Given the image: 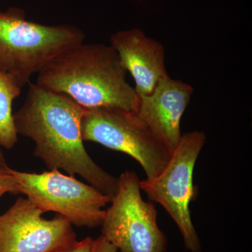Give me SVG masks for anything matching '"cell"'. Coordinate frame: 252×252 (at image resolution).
I'll use <instances>...</instances> for the list:
<instances>
[{
    "label": "cell",
    "mask_w": 252,
    "mask_h": 252,
    "mask_svg": "<svg viewBox=\"0 0 252 252\" xmlns=\"http://www.w3.org/2000/svg\"><path fill=\"white\" fill-rule=\"evenodd\" d=\"M28 198H18L0 215V252H53L76 240L72 225L58 215L52 220Z\"/></svg>",
    "instance_id": "8"
},
{
    "label": "cell",
    "mask_w": 252,
    "mask_h": 252,
    "mask_svg": "<svg viewBox=\"0 0 252 252\" xmlns=\"http://www.w3.org/2000/svg\"><path fill=\"white\" fill-rule=\"evenodd\" d=\"M94 243V240L89 237L81 241L74 240L53 252H92Z\"/></svg>",
    "instance_id": "13"
},
{
    "label": "cell",
    "mask_w": 252,
    "mask_h": 252,
    "mask_svg": "<svg viewBox=\"0 0 252 252\" xmlns=\"http://www.w3.org/2000/svg\"><path fill=\"white\" fill-rule=\"evenodd\" d=\"M138 175L126 170L102 222V233L119 252H166L167 238L157 223L152 201L142 198Z\"/></svg>",
    "instance_id": "6"
},
{
    "label": "cell",
    "mask_w": 252,
    "mask_h": 252,
    "mask_svg": "<svg viewBox=\"0 0 252 252\" xmlns=\"http://www.w3.org/2000/svg\"><path fill=\"white\" fill-rule=\"evenodd\" d=\"M86 109L64 94L30 84L22 107L14 113L18 135L31 139L33 154L49 170L79 175L112 198L117 178L99 167L84 147L81 122Z\"/></svg>",
    "instance_id": "1"
},
{
    "label": "cell",
    "mask_w": 252,
    "mask_h": 252,
    "mask_svg": "<svg viewBox=\"0 0 252 252\" xmlns=\"http://www.w3.org/2000/svg\"><path fill=\"white\" fill-rule=\"evenodd\" d=\"M193 91L189 84L167 77L152 94L140 97L137 114L171 153L182 137L181 121Z\"/></svg>",
    "instance_id": "9"
},
{
    "label": "cell",
    "mask_w": 252,
    "mask_h": 252,
    "mask_svg": "<svg viewBox=\"0 0 252 252\" xmlns=\"http://www.w3.org/2000/svg\"><path fill=\"white\" fill-rule=\"evenodd\" d=\"M110 43L133 77L134 89L140 97L152 94L160 81L169 77L164 46L139 28L114 33Z\"/></svg>",
    "instance_id": "10"
},
{
    "label": "cell",
    "mask_w": 252,
    "mask_h": 252,
    "mask_svg": "<svg viewBox=\"0 0 252 252\" xmlns=\"http://www.w3.org/2000/svg\"><path fill=\"white\" fill-rule=\"evenodd\" d=\"M81 133L84 141L133 158L147 180L160 175L171 158V152L137 112L107 107L86 109Z\"/></svg>",
    "instance_id": "5"
},
{
    "label": "cell",
    "mask_w": 252,
    "mask_h": 252,
    "mask_svg": "<svg viewBox=\"0 0 252 252\" xmlns=\"http://www.w3.org/2000/svg\"><path fill=\"white\" fill-rule=\"evenodd\" d=\"M85 34L70 26H45L27 21L23 10L0 12V70L21 87L60 54L82 44Z\"/></svg>",
    "instance_id": "3"
},
{
    "label": "cell",
    "mask_w": 252,
    "mask_h": 252,
    "mask_svg": "<svg viewBox=\"0 0 252 252\" xmlns=\"http://www.w3.org/2000/svg\"><path fill=\"white\" fill-rule=\"evenodd\" d=\"M92 252H119L117 248L107 241L102 235L94 240Z\"/></svg>",
    "instance_id": "14"
},
{
    "label": "cell",
    "mask_w": 252,
    "mask_h": 252,
    "mask_svg": "<svg viewBox=\"0 0 252 252\" xmlns=\"http://www.w3.org/2000/svg\"><path fill=\"white\" fill-rule=\"evenodd\" d=\"M9 170L21 193L44 213L56 212L78 227L94 228L102 224L105 214L102 207L110 203L112 198L93 186L59 170L41 173Z\"/></svg>",
    "instance_id": "7"
},
{
    "label": "cell",
    "mask_w": 252,
    "mask_h": 252,
    "mask_svg": "<svg viewBox=\"0 0 252 252\" xmlns=\"http://www.w3.org/2000/svg\"><path fill=\"white\" fill-rule=\"evenodd\" d=\"M8 166H0V198L5 193L16 195L21 193L16 179Z\"/></svg>",
    "instance_id": "12"
},
{
    "label": "cell",
    "mask_w": 252,
    "mask_h": 252,
    "mask_svg": "<svg viewBox=\"0 0 252 252\" xmlns=\"http://www.w3.org/2000/svg\"><path fill=\"white\" fill-rule=\"evenodd\" d=\"M21 89L14 76L0 70V147L5 149L12 148L18 142L12 104Z\"/></svg>",
    "instance_id": "11"
},
{
    "label": "cell",
    "mask_w": 252,
    "mask_h": 252,
    "mask_svg": "<svg viewBox=\"0 0 252 252\" xmlns=\"http://www.w3.org/2000/svg\"><path fill=\"white\" fill-rule=\"evenodd\" d=\"M203 131L182 134L164 170L155 178L140 180L143 190L152 202L160 204L180 230L186 248L190 252H201V245L195 230L189 205L197 196L193 185V171L205 145Z\"/></svg>",
    "instance_id": "4"
},
{
    "label": "cell",
    "mask_w": 252,
    "mask_h": 252,
    "mask_svg": "<svg viewBox=\"0 0 252 252\" xmlns=\"http://www.w3.org/2000/svg\"><path fill=\"white\" fill-rule=\"evenodd\" d=\"M126 74L112 46L82 43L51 61L38 73L36 84L65 94L86 109L137 112L140 97L126 81Z\"/></svg>",
    "instance_id": "2"
},
{
    "label": "cell",
    "mask_w": 252,
    "mask_h": 252,
    "mask_svg": "<svg viewBox=\"0 0 252 252\" xmlns=\"http://www.w3.org/2000/svg\"><path fill=\"white\" fill-rule=\"evenodd\" d=\"M0 166H7L6 160H5L4 154L1 152V149H0Z\"/></svg>",
    "instance_id": "15"
}]
</instances>
